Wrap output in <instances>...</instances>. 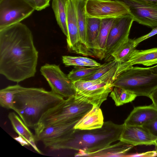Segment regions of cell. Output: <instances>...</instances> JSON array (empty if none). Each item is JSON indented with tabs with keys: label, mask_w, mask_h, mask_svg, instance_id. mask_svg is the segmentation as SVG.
<instances>
[{
	"label": "cell",
	"mask_w": 157,
	"mask_h": 157,
	"mask_svg": "<svg viewBox=\"0 0 157 157\" xmlns=\"http://www.w3.org/2000/svg\"><path fill=\"white\" fill-rule=\"evenodd\" d=\"M32 33L21 22L0 30V73L19 82L34 77L38 54Z\"/></svg>",
	"instance_id": "6da1fadb"
},
{
	"label": "cell",
	"mask_w": 157,
	"mask_h": 157,
	"mask_svg": "<svg viewBox=\"0 0 157 157\" xmlns=\"http://www.w3.org/2000/svg\"><path fill=\"white\" fill-rule=\"evenodd\" d=\"M125 126L111 121L104 122L100 128L91 130L74 129L65 138L53 143L48 147L52 150H72L79 151L75 156H82L106 147L119 140Z\"/></svg>",
	"instance_id": "7a4b0ae2"
},
{
	"label": "cell",
	"mask_w": 157,
	"mask_h": 157,
	"mask_svg": "<svg viewBox=\"0 0 157 157\" xmlns=\"http://www.w3.org/2000/svg\"><path fill=\"white\" fill-rule=\"evenodd\" d=\"M64 100L42 88L22 86L15 94L12 109L28 127L34 129L47 113Z\"/></svg>",
	"instance_id": "3957f363"
},
{
	"label": "cell",
	"mask_w": 157,
	"mask_h": 157,
	"mask_svg": "<svg viewBox=\"0 0 157 157\" xmlns=\"http://www.w3.org/2000/svg\"><path fill=\"white\" fill-rule=\"evenodd\" d=\"M93 106L86 100L75 95L67 98L47 113L36 128L79 121Z\"/></svg>",
	"instance_id": "277c9868"
},
{
	"label": "cell",
	"mask_w": 157,
	"mask_h": 157,
	"mask_svg": "<svg viewBox=\"0 0 157 157\" xmlns=\"http://www.w3.org/2000/svg\"><path fill=\"white\" fill-rule=\"evenodd\" d=\"M112 85L131 91L137 97L149 98L157 87V75L149 67L132 66L120 74L113 82Z\"/></svg>",
	"instance_id": "5b68a950"
},
{
	"label": "cell",
	"mask_w": 157,
	"mask_h": 157,
	"mask_svg": "<svg viewBox=\"0 0 157 157\" xmlns=\"http://www.w3.org/2000/svg\"><path fill=\"white\" fill-rule=\"evenodd\" d=\"M35 10L26 0H0V30L21 22Z\"/></svg>",
	"instance_id": "8992f818"
},
{
	"label": "cell",
	"mask_w": 157,
	"mask_h": 157,
	"mask_svg": "<svg viewBox=\"0 0 157 157\" xmlns=\"http://www.w3.org/2000/svg\"><path fill=\"white\" fill-rule=\"evenodd\" d=\"M134 21L129 14L114 18L106 41L104 59L109 61L111 54L129 38Z\"/></svg>",
	"instance_id": "52a82bcc"
},
{
	"label": "cell",
	"mask_w": 157,
	"mask_h": 157,
	"mask_svg": "<svg viewBox=\"0 0 157 157\" xmlns=\"http://www.w3.org/2000/svg\"><path fill=\"white\" fill-rule=\"evenodd\" d=\"M40 71L52 92L64 98L75 95L73 82L62 71L59 65L46 63L41 67Z\"/></svg>",
	"instance_id": "ba28073f"
},
{
	"label": "cell",
	"mask_w": 157,
	"mask_h": 157,
	"mask_svg": "<svg viewBox=\"0 0 157 157\" xmlns=\"http://www.w3.org/2000/svg\"><path fill=\"white\" fill-rule=\"evenodd\" d=\"M85 9L87 17L101 19L115 18L130 14L127 6L114 0H88Z\"/></svg>",
	"instance_id": "9c48e42d"
},
{
	"label": "cell",
	"mask_w": 157,
	"mask_h": 157,
	"mask_svg": "<svg viewBox=\"0 0 157 157\" xmlns=\"http://www.w3.org/2000/svg\"><path fill=\"white\" fill-rule=\"evenodd\" d=\"M127 6L134 21L151 28L157 27V5L145 4L134 0H114Z\"/></svg>",
	"instance_id": "30bf717a"
},
{
	"label": "cell",
	"mask_w": 157,
	"mask_h": 157,
	"mask_svg": "<svg viewBox=\"0 0 157 157\" xmlns=\"http://www.w3.org/2000/svg\"><path fill=\"white\" fill-rule=\"evenodd\" d=\"M78 121L36 128L34 129L35 140L42 141L45 147H48L53 143L63 139L70 135Z\"/></svg>",
	"instance_id": "8fae6325"
},
{
	"label": "cell",
	"mask_w": 157,
	"mask_h": 157,
	"mask_svg": "<svg viewBox=\"0 0 157 157\" xmlns=\"http://www.w3.org/2000/svg\"><path fill=\"white\" fill-rule=\"evenodd\" d=\"M67 10L68 49L77 54L89 56L80 41L76 13L72 0H67Z\"/></svg>",
	"instance_id": "7c38bea8"
},
{
	"label": "cell",
	"mask_w": 157,
	"mask_h": 157,
	"mask_svg": "<svg viewBox=\"0 0 157 157\" xmlns=\"http://www.w3.org/2000/svg\"><path fill=\"white\" fill-rule=\"evenodd\" d=\"M157 63V48L145 50L135 49L126 61L119 63L113 78L114 79L121 73L134 65L142 64L146 66Z\"/></svg>",
	"instance_id": "4fadbf2b"
},
{
	"label": "cell",
	"mask_w": 157,
	"mask_h": 157,
	"mask_svg": "<svg viewBox=\"0 0 157 157\" xmlns=\"http://www.w3.org/2000/svg\"><path fill=\"white\" fill-rule=\"evenodd\" d=\"M157 137L142 126H124L120 141L133 145H154Z\"/></svg>",
	"instance_id": "5bb4252c"
},
{
	"label": "cell",
	"mask_w": 157,
	"mask_h": 157,
	"mask_svg": "<svg viewBox=\"0 0 157 157\" xmlns=\"http://www.w3.org/2000/svg\"><path fill=\"white\" fill-rule=\"evenodd\" d=\"M112 83L109 81L91 86L76 92L75 96L86 100L93 106L100 107L112 90L114 87Z\"/></svg>",
	"instance_id": "9a60e30c"
},
{
	"label": "cell",
	"mask_w": 157,
	"mask_h": 157,
	"mask_svg": "<svg viewBox=\"0 0 157 157\" xmlns=\"http://www.w3.org/2000/svg\"><path fill=\"white\" fill-rule=\"evenodd\" d=\"M157 117V107L152 103L134 107L124 124L126 126H142Z\"/></svg>",
	"instance_id": "2e32d148"
},
{
	"label": "cell",
	"mask_w": 157,
	"mask_h": 157,
	"mask_svg": "<svg viewBox=\"0 0 157 157\" xmlns=\"http://www.w3.org/2000/svg\"><path fill=\"white\" fill-rule=\"evenodd\" d=\"M101 19L87 17L86 26V45L92 56L100 59L98 39Z\"/></svg>",
	"instance_id": "e0dca14e"
},
{
	"label": "cell",
	"mask_w": 157,
	"mask_h": 157,
	"mask_svg": "<svg viewBox=\"0 0 157 157\" xmlns=\"http://www.w3.org/2000/svg\"><path fill=\"white\" fill-rule=\"evenodd\" d=\"M104 118L100 107L93 106L91 109L82 117L75 124L74 129L91 130L101 127Z\"/></svg>",
	"instance_id": "ac0fdd59"
},
{
	"label": "cell",
	"mask_w": 157,
	"mask_h": 157,
	"mask_svg": "<svg viewBox=\"0 0 157 157\" xmlns=\"http://www.w3.org/2000/svg\"><path fill=\"white\" fill-rule=\"evenodd\" d=\"M8 117L14 130L19 136L23 138L37 152L42 154L36 145L34 136L19 116L15 113L11 112L9 113Z\"/></svg>",
	"instance_id": "d6986e66"
},
{
	"label": "cell",
	"mask_w": 157,
	"mask_h": 157,
	"mask_svg": "<svg viewBox=\"0 0 157 157\" xmlns=\"http://www.w3.org/2000/svg\"><path fill=\"white\" fill-rule=\"evenodd\" d=\"M134 146L130 144L120 141L114 145L109 146L98 151L85 154L82 156L90 157H123Z\"/></svg>",
	"instance_id": "ffe728a7"
},
{
	"label": "cell",
	"mask_w": 157,
	"mask_h": 157,
	"mask_svg": "<svg viewBox=\"0 0 157 157\" xmlns=\"http://www.w3.org/2000/svg\"><path fill=\"white\" fill-rule=\"evenodd\" d=\"M76 13L81 42L89 55L92 56L86 45V26L87 16L85 6L86 1L72 0Z\"/></svg>",
	"instance_id": "44dd1931"
},
{
	"label": "cell",
	"mask_w": 157,
	"mask_h": 157,
	"mask_svg": "<svg viewBox=\"0 0 157 157\" xmlns=\"http://www.w3.org/2000/svg\"><path fill=\"white\" fill-rule=\"evenodd\" d=\"M67 0H52V8L58 24L64 35L67 36Z\"/></svg>",
	"instance_id": "7402d4cb"
},
{
	"label": "cell",
	"mask_w": 157,
	"mask_h": 157,
	"mask_svg": "<svg viewBox=\"0 0 157 157\" xmlns=\"http://www.w3.org/2000/svg\"><path fill=\"white\" fill-rule=\"evenodd\" d=\"M118 62L106 73L99 78L89 81L79 80L73 82L76 92L83 90L91 86L109 81L113 82V78L115 75L118 66Z\"/></svg>",
	"instance_id": "603a6c76"
},
{
	"label": "cell",
	"mask_w": 157,
	"mask_h": 157,
	"mask_svg": "<svg viewBox=\"0 0 157 157\" xmlns=\"http://www.w3.org/2000/svg\"><path fill=\"white\" fill-rule=\"evenodd\" d=\"M136 47L134 39L129 38L111 54L109 61L114 59L119 63L126 61Z\"/></svg>",
	"instance_id": "cb8c5ba5"
},
{
	"label": "cell",
	"mask_w": 157,
	"mask_h": 157,
	"mask_svg": "<svg viewBox=\"0 0 157 157\" xmlns=\"http://www.w3.org/2000/svg\"><path fill=\"white\" fill-rule=\"evenodd\" d=\"M114 19L107 18L101 19L98 39L100 60L104 59L107 40Z\"/></svg>",
	"instance_id": "d4e9b609"
},
{
	"label": "cell",
	"mask_w": 157,
	"mask_h": 157,
	"mask_svg": "<svg viewBox=\"0 0 157 157\" xmlns=\"http://www.w3.org/2000/svg\"><path fill=\"white\" fill-rule=\"evenodd\" d=\"M22 86L17 84L9 86L0 90V104L1 106L8 109H12L16 94Z\"/></svg>",
	"instance_id": "484cf974"
},
{
	"label": "cell",
	"mask_w": 157,
	"mask_h": 157,
	"mask_svg": "<svg viewBox=\"0 0 157 157\" xmlns=\"http://www.w3.org/2000/svg\"><path fill=\"white\" fill-rule=\"evenodd\" d=\"M114 87L109 96L114 101L116 106L131 102L137 97L135 94L128 90L117 86Z\"/></svg>",
	"instance_id": "4316f807"
},
{
	"label": "cell",
	"mask_w": 157,
	"mask_h": 157,
	"mask_svg": "<svg viewBox=\"0 0 157 157\" xmlns=\"http://www.w3.org/2000/svg\"><path fill=\"white\" fill-rule=\"evenodd\" d=\"M101 66L88 68L75 67V68L69 72L67 76L73 82L81 80L95 72Z\"/></svg>",
	"instance_id": "83f0119b"
},
{
	"label": "cell",
	"mask_w": 157,
	"mask_h": 157,
	"mask_svg": "<svg viewBox=\"0 0 157 157\" xmlns=\"http://www.w3.org/2000/svg\"><path fill=\"white\" fill-rule=\"evenodd\" d=\"M108 62L102 64L100 67L95 72L81 80L89 81L96 79L109 71L118 62L114 59Z\"/></svg>",
	"instance_id": "f1b7e54d"
},
{
	"label": "cell",
	"mask_w": 157,
	"mask_h": 157,
	"mask_svg": "<svg viewBox=\"0 0 157 157\" xmlns=\"http://www.w3.org/2000/svg\"><path fill=\"white\" fill-rule=\"evenodd\" d=\"M62 61L63 64L66 66L88 67L87 64L83 62L79 56H63Z\"/></svg>",
	"instance_id": "f546056e"
},
{
	"label": "cell",
	"mask_w": 157,
	"mask_h": 157,
	"mask_svg": "<svg viewBox=\"0 0 157 157\" xmlns=\"http://www.w3.org/2000/svg\"><path fill=\"white\" fill-rule=\"evenodd\" d=\"M154 136L157 137V117L142 125Z\"/></svg>",
	"instance_id": "4dcf8cb0"
},
{
	"label": "cell",
	"mask_w": 157,
	"mask_h": 157,
	"mask_svg": "<svg viewBox=\"0 0 157 157\" xmlns=\"http://www.w3.org/2000/svg\"><path fill=\"white\" fill-rule=\"evenodd\" d=\"M35 10L40 11L50 5L48 0H33Z\"/></svg>",
	"instance_id": "1f68e13d"
},
{
	"label": "cell",
	"mask_w": 157,
	"mask_h": 157,
	"mask_svg": "<svg viewBox=\"0 0 157 157\" xmlns=\"http://www.w3.org/2000/svg\"><path fill=\"white\" fill-rule=\"evenodd\" d=\"M156 34H157V27L152 29V30L147 34L141 36L136 39H134L135 46L136 47L137 45L142 41Z\"/></svg>",
	"instance_id": "d6a6232c"
},
{
	"label": "cell",
	"mask_w": 157,
	"mask_h": 157,
	"mask_svg": "<svg viewBox=\"0 0 157 157\" xmlns=\"http://www.w3.org/2000/svg\"><path fill=\"white\" fill-rule=\"evenodd\" d=\"M157 156V152L156 151H149L140 153H135L127 155L128 157H154Z\"/></svg>",
	"instance_id": "836d02e7"
},
{
	"label": "cell",
	"mask_w": 157,
	"mask_h": 157,
	"mask_svg": "<svg viewBox=\"0 0 157 157\" xmlns=\"http://www.w3.org/2000/svg\"><path fill=\"white\" fill-rule=\"evenodd\" d=\"M149 98L152 100L153 103L157 107V87L151 93Z\"/></svg>",
	"instance_id": "e575fe53"
},
{
	"label": "cell",
	"mask_w": 157,
	"mask_h": 157,
	"mask_svg": "<svg viewBox=\"0 0 157 157\" xmlns=\"http://www.w3.org/2000/svg\"><path fill=\"white\" fill-rule=\"evenodd\" d=\"M137 2L141 3L152 5H157V0H134Z\"/></svg>",
	"instance_id": "d590c367"
},
{
	"label": "cell",
	"mask_w": 157,
	"mask_h": 157,
	"mask_svg": "<svg viewBox=\"0 0 157 157\" xmlns=\"http://www.w3.org/2000/svg\"><path fill=\"white\" fill-rule=\"evenodd\" d=\"M149 68L153 73L157 75V65Z\"/></svg>",
	"instance_id": "8d00e7d4"
},
{
	"label": "cell",
	"mask_w": 157,
	"mask_h": 157,
	"mask_svg": "<svg viewBox=\"0 0 157 157\" xmlns=\"http://www.w3.org/2000/svg\"><path fill=\"white\" fill-rule=\"evenodd\" d=\"M26 0V1H27L30 4L33 6L34 7L33 0Z\"/></svg>",
	"instance_id": "74e56055"
},
{
	"label": "cell",
	"mask_w": 157,
	"mask_h": 157,
	"mask_svg": "<svg viewBox=\"0 0 157 157\" xmlns=\"http://www.w3.org/2000/svg\"><path fill=\"white\" fill-rule=\"evenodd\" d=\"M154 145L155 146V151L157 152V139L156 140L155 144Z\"/></svg>",
	"instance_id": "f35d334b"
},
{
	"label": "cell",
	"mask_w": 157,
	"mask_h": 157,
	"mask_svg": "<svg viewBox=\"0 0 157 157\" xmlns=\"http://www.w3.org/2000/svg\"><path fill=\"white\" fill-rule=\"evenodd\" d=\"M82 0V1H87L88 0Z\"/></svg>",
	"instance_id": "ab89813d"
},
{
	"label": "cell",
	"mask_w": 157,
	"mask_h": 157,
	"mask_svg": "<svg viewBox=\"0 0 157 157\" xmlns=\"http://www.w3.org/2000/svg\"><path fill=\"white\" fill-rule=\"evenodd\" d=\"M51 0H48V1H50H50Z\"/></svg>",
	"instance_id": "60d3db41"
}]
</instances>
